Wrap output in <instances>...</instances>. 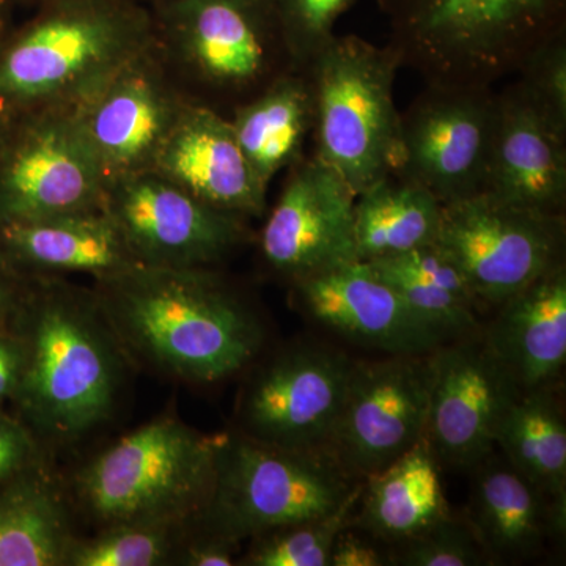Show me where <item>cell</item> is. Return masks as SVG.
<instances>
[{
    "mask_svg": "<svg viewBox=\"0 0 566 566\" xmlns=\"http://www.w3.org/2000/svg\"><path fill=\"white\" fill-rule=\"evenodd\" d=\"M401 66L392 44L335 35L305 66L314 93L315 156L359 196L392 174L400 112L394 99Z\"/></svg>",
    "mask_w": 566,
    "mask_h": 566,
    "instance_id": "obj_6",
    "label": "cell"
},
{
    "mask_svg": "<svg viewBox=\"0 0 566 566\" xmlns=\"http://www.w3.org/2000/svg\"><path fill=\"white\" fill-rule=\"evenodd\" d=\"M234 136L249 166L270 186L275 175L304 158V145L314 132V93L304 70H290L237 107Z\"/></svg>",
    "mask_w": 566,
    "mask_h": 566,
    "instance_id": "obj_25",
    "label": "cell"
},
{
    "mask_svg": "<svg viewBox=\"0 0 566 566\" xmlns=\"http://www.w3.org/2000/svg\"><path fill=\"white\" fill-rule=\"evenodd\" d=\"M103 283L99 305L112 331L186 381H222L262 345L255 316L205 268L137 264Z\"/></svg>",
    "mask_w": 566,
    "mask_h": 566,
    "instance_id": "obj_1",
    "label": "cell"
},
{
    "mask_svg": "<svg viewBox=\"0 0 566 566\" xmlns=\"http://www.w3.org/2000/svg\"><path fill=\"white\" fill-rule=\"evenodd\" d=\"M329 566H390L389 549L349 524L335 538Z\"/></svg>",
    "mask_w": 566,
    "mask_h": 566,
    "instance_id": "obj_35",
    "label": "cell"
},
{
    "mask_svg": "<svg viewBox=\"0 0 566 566\" xmlns=\"http://www.w3.org/2000/svg\"><path fill=\"white\" fill-rule=\"evenodd\" d=\"M363 490V486H360ZM359 493L337 512L304 523L277 528L252 539L244 565L329 566L335 538L352 524Z\"/></svg>",
    "mask_w": 566,
    "mask_h": 566,
    "instance_id": "obj_30",
    "label": "cell"
},
{
    "mask_svg": "<svg viewBox=\"0 0 566 566\" xmlns=\"http://www.w3.org/2000/svg\"><path fill=\"white\" fill-rule=\"evenodd\" d=\"M354 203L340 175L315 155L301 159L264 223V259L293 282L357 260Z\"/></svg>",
    "mask_w": 566,
    "mask_h": 566,
    "instance_id": "obj_17",
    "label": "cell"
},
{
    "mask_svg": "<svg viewBox=\"0 0 566 566\" xmlns=\"http://www.w3.org/2000/svg\"><path fill=\"white\" fill-rule=\"evenodd\" d=\"M221 439L180 420H153L81 469L77 497L103 526L188 524L210 497Z\"/></svg>",
    "mask_w": 566,
    "mask_h": 566,
    "instance_id": "obj_5",
    "label": "cell"
},
{
    "mask_svg": "<svg viewBox=\"0 0 566 566\" xmlns=\"http://www.w3.org/2000/svg\"><path fill=\"white\" fill-rule=\"evenodd\" d=\"M20 331L24 370L17 400L33 427L69 442L114 409L122 363L102 305L66 290L36 294Z\"/></svg>",
    "mask_w": 566,
    "mask_h": 566,
    "instance_id": "obj_2",
    "label": "cell"
},
{
    "mask_svg": "<svg viewBox=\"0 0 566 566\" xmlns=\"http://www.w3.org/2000/svg\"><path fill=\"white\" fill-rule=\"evenodd\" d=\"M387 549L390 566L493 565L468 520L453 515Z\"/></svg>",
    "mask_w": 566,
    "mask_h": 566,
    "instance_id": "obj_31",
    "label": "cell"
},
{
    "mask_svg": "<svg viewBox=\"0 0 566 566\" xmlns=\"http://www.w3.org/2000/svg\"><path fill=\"white\" fill-rule=\"evenodd\" d=\"M444 205L411 180L389 174L354 203L357 260L375 262L436 243Z\"/></svg>",
    "mask_w": 566,
    "mask_h": 566,
    "instance_id": "obj_26",
    "label": "cell"
},
{
    "mask_svg": "<svg viewBox=\"0 0 566 566\" xmlns=\"http://www.w3.org/2000/svg\"><path fill=\"white\" fill-rule=\"evenodd\" d=\"M323 450H292L222 434L210 497L200 520L212 534L243 543L337 512L359 493Z\"/></svg>",
    "mask_w": 566,
    "mask_h": 566,
    "instance_id": "obj_7",
    "label": "cell"
},
{
    "mask_svg": "<svg viewBox=\"0 0 566 566\" xmlns=\"http://www.w3.org/2000/svg\"><path fill=\"white\" fill-rule=\"evenodd\" d=\"M35 447L31 431L0 411V485L32 468Z\"/></svg>",
    "mask_w": 566,
    "mask_h": 566,
    "instance_id": "obj_34",
    "label": "cell"
},
{
    "mask_svg": "<svg viewBox=\"0 0 566 566\" xmlns=\"http://www.w3.org/2000/svg\"><path fill=\"white\" fill-rule=\"evenodd\" d=\"M354 360L305 345L264 365L243 395L244 434L292 450H323L344 406Z\"/></svg>",
    "mask_w": 566,
    "mask_h": 566,
    "instance_id": "obj_15",
    "label": "cell"
},
{
    "mask_svg": "<svg viewBox=\"0 0 566 566\" xmlns=\"http://www.w3.org/2000/svg\"><path fill=\"white\" fill-rule=\"evenodd\" d=\"M424 441L439 464L472 471L495 450V434L521 389L485 342H446L430 354Z\"/></svg>",
    "mask_w": 566,
    "mask_h": 566,
    "instance_id": "obj_14",
    "label": "cell"
},
{
    "mask_svg": "<svg viewBox=\"0 0 566 566\" xmlns=\"http://www.w3.org/2000/svg\"><path fill=\"white\" fill-rule=\"evenodd\" d=\"M240 543L208 532L180 547L178 564L186 566H232Z\"/></svg>",
    "mask_w": 566,
    "mask_h": 566,
    "instance_id": "obj_36",
    "label": "cell"
},
{
    "mask_svg": "<svg viewBox=\"0 0 566 566\" xmlns=\"http://www.w3.org/2000/svg\"><path fill=\"white\" fill-rule=\"evenodd\" d=\"M0 2H2V0H0Z\"/></svg>",
    "mask_w": 566,
    "mask_h": 566,
    "instance_id": "obj_39",
    "label": "cell"
},
{
    "mask_svg": "<svg viewBox=\"0 0 566 566\" xmlns=\"http://www.w3.org/2000/svg\"><path fill=\"white\" fill-rule=\"evenodd\" d=\"M452 515L427 441L363 480L352 526L385 545L405 542Z\"/></svg>",
    "mask_w": 566,
    "mask_h": 566,
    "instance_id": "obj_24",
    "label": "cell"
},
{
    "mask_svg": "<svg viewBox=\"0 0 566 566\" xmlns=\"http://www.w3.org/2000/svg\"><path fill=\"white\" fill-rule=\"evenodd\" d=\"M24 344L20 334L0 333V403L17 397L24 370Z\"/></svg>",
    "mask_w": 566,
    "mask_h": 566,
    "instance_id": "obj_37",
    "label": "cell"
},
{
    "mask_svg": "<svg viewBox=\"0 0 566 566\" xmlns=\"http://www.w3.org/2000/svg\"><path fill=\"white\" fill-rule=\"evenodd\" d=\"M495 114L493 87L428 84L400 112L392 174L423 186L442 205L482 192Z\"/></svg>",
    "mask_w": 566,
    "mask_h": 566,
    "instance_id": "obj_9",
    "label": "cell"
},
{
    "mask_svg": "<svg viewBox=\"0 0 566 566\" xmlns=\"http://www.w3.org/2000/svg\"><path fill=\"white\" fill-rule=\"evenodd\" d=\"M438 241L479 304L499 307L564 263L565 219L480 192L444 205Z\"/></svg>",
    "mask_w": 566,
    "mask_h": 566,
    "instance_id": "obj_8",
    "label": "cell"
},
{
    "mask_svg": "<svg viewBox=\"0 0 566 566\" xmlns=\"http://www.w3.org/2000/svg\"><path fill=\"white\" fill-rule=\"evenodd\" d=\"M11 308H13V296H11L10 286L0 275V333L3 331V324H6Z\"/></svg>",
    "mask_w": 566,
    "mask_h": 566,
    "instance_id": "obj_38",
    "label": "cell"
},
{
    "mask_svg": "<svg viewBox=\"0 0 566 566\" xmlns=\"http://www.w3.org/2000/svg\"><path fill=\"white\" fill-rule=\"evenodd\" d=\"M394 50L428 84L493 87L564 31L565 0H387Z\"/></svg>",
    "mask_w": 566,
    "mask_h": 566,
    "instance_id": "obj_4",
    "label": "cell"
},
{
    "mask_svg": "<svg viewBox=\"0 0 566 566\" xmlns=\"http://www.w3.org/2000/svg\"><path fill=\"white\" fill-rule=\"evenodd\" d=\"M517 87L549 118L566 132V39L554 33L524 59Z\"/></svg>",
    "mask_w": 566,
    "mask_h": 566,
    "instance_id": "obj_33",
    "label": "cell"
},
{
    "mask_svg": "<svg viewBox=\"0 0 566 566\" xmlns=\"http://www.w3.org/2000/svg\"><path fill=\"white\" fill-rule=\"evenodd\" d=\"M495 449L554 501H566V423L549 387L521 392L499 424Z\"/></svg>",
    "mask_w": 566,
    "mask_h": 566,
    "instance_id": "obj_28",
    "label": "cell"
},
{
    "mask_svg": "<svg viewBox=\"0 0 566 566\" xmlns=\"http://www.w3.org/2000/svg\"><path fill=\"white\" fill-rule=\"evenodd\" d=\"M486 348L521 392L549 387L566 363L565 263L499 305Z\"/></svg>",
    "mask_w": 566,
    "mask_h": 566,
    "instance_id": "obj_22",
    "label": "cell"
},
{
    "mask_svg": "<svg viewBox=\"0 0 566 566\" xmlns=\"http://www.w3.org/2000/svg\"><path fill=\"white\" fill-rule=\"evenodd\" d=\"M161 22L182 62L216 91L260 92L286 73L281 62L293 66L275 0H164Z\"/></svg>",
    "mask_w": 566,
    "mask_h": 566,
    "instance_id": "obj_11",
    "label": "cell"
},
{
    "mask_svg": "<svg viewBox=\"0 0 566 566\" xmlns=\"http://www.w3.org/2000/svg\"><path fill=\"white\" fill-rule=\"evenodd\" d=\"M430 354L354 363L340 416L324 447L352 479L376 474L423 441Z\"/></svg>",
    "mask_w": 566,
    "mask_h": 566,
    "instance_id": "obj_10",
    "label": "cell"
},
{
    "mask_svg": "<svg viewBox=\"0 0 566 566\" xmlns=\"http://www.w3.org/2000/svg\"><path fill=\"white\" fill-rule=\"evenodd\" d=\"M181 526L129 523L104 526L102 534L71 543L69 566H156L167 564L180 547Z\"/></svg>",
    "mask_w": 566,
    "mask_h": 566,
    "instance_id": "obj_29",
    "label": "cell"
},
{
    "mask_svg": "<svg viewBox=\"0 0 566 566\" xmlns=\"http://www.w3.org/2000/svg\"><path fill=\"white\" fill-rule=\"evenodd\" d=\"M185 106L151 57L125 63L71 106L106 180L151 169Z\"/></svg>",
    "mask_w": 566,
    "mask_h": 566,
    "instance_id": "obj_16",
    "label": "cell"
},
{
    "mask_svg": "<svg viewBox=\"0 0 566 566\" xmlns=\"http://www.w3.org/2000/svg\"><path fill=\"white\" fill-rule=\"evenodd\" d=\"M103 210L148 266L205 268L245 237L244 218L210 207L153 169L107 181Z\"/></svg>",
    "mask_w": 566,
    "mask_h": 566,
    "instance_id": "obj_12",
    "label": "cell"
},
{
    "mask_svg": "<svg viewBox=\"0 0 566 566\" xmlns=\"http://www.w3.org/2000/svg\"><path fill=\"white\" fill-rule=\"evenodd\" d=\"M151 169L218 210L245 218L266 208L268 188L249 166L232 123L210 107L182 106Z\"/></svg>",
    "mask_w": 566,
    "mask_h": 566,
    "instance_id": "obj_20",
    "label": "cell"
},
{
    "mask_svg": "<svg viewBox=\"0 0 566 566\" xmlns=\"http://www.w3.org/2000/svg\"><path fill=\"white\" fill-rule=\"evenodd\" d=\"M0 243L14 262L41 273L88 274L104 282L142 264L103 207L0 223Z\"/></svg>",
    "mask_w": 566,
    "mask_h": 566,
    "instance_id": "obj_23",
    "label": "cell"
},
{
    "mask_svg": "<svg viewBox=\"0 0 566 566\" xmlns=\"http://www.w3.org/2000/svg\"><path fill=\"white\" fill-rule=\"evenodd\" d=\"M106 185L71 106L36 111L0 164V223L96 210Z\"/></svg>",
    "mask_w": 566,
    "mask_h": 566,
    "instance_id": "obj_13",
    "label": "cell"
},
{
    "mask_svg": "<svg viewBox=\"0 0 566 566\" xmlns=\"http://www.w3.org/2000/svg\"><path fill=\"white\" fill-rule=\"evenodd\" d=\"M294 283L312 318L367 348L389 356H423L449 342L363 260Z\"/></svg>",
    "mask_w": 566,
    "mask_h": 566,
    "instance_id": "obj_18",
    "label": "cell"
},
{
    "mask_svg": "<svg viewBox=\"0 0 566 566\" xmlns=\"http://www.w3.org/2000/svg\"><path fill=\"white\" fill-rule=\"evenodd\" d=\"M356 0H275L294 70H304L335 36V25Z\"/></svg>",
    "mask_w": 566,
    "mask_h": 566,
    "instance_id": "obj_32",
    "label": "cell"
},
{
    "mask_svg": "<svg viewBox=\"0 0 566 566\" xmlns=\"http://www.w3.org/2000/svg\"><path fill=\"white\" fill-rule=\"evenodd\" d=\"M74 536L50 480L22 472L0 485V566L65 565Z\"/></svg>",
    "mask_w": 566,
    "mask_h": 566,
    "instance_id": "obj_27",
    "label": "cell"
},
{
    "mask_svg": "<svg viewBox=\"0 0 566 566\" xmlns=\"http://www.w3.org/2000/svg\"><path fill=\"white\" fill-rule=\"evenodd\" d=\"M465 520L490 560L516 564L565 535L566 501H554L495 450L475 465Z\"/></svg>",
    "mask_w": 566,
    "mask_h": 566,
    "instance_id": "obj_21",
    "label": "cell"
},
{
    "mask_svg": "<svg viewBox=\"0 0 566 566\" xmlns=\"http://www.w3.org/2000/svg\"><path fill=\"white\" fill-rule=\"evenodd\" d=\"M502 202L564 214L566 132L513 84L497 93V114L483 191Z\"/></svg>",
    "mask_w": 566,
    "mask_h": 566,
    "instance_id": "obj_19",
    "label": "cell"
},
{
    "mask_svg": "<svg viewBox=\"0 0 566 566\" xmlns=\"http://www.w3.org/2000/svg\"><path fill=\"white\" fill-rule=\"evenodd\" d=\"M151 46L150 14L133 0H48L0 57V96L73 106Z\"/></svg>",
    "mask_w": 566,
    "mask_h": 566,
    "instance_id": "obj_3",
    "label": "cell"
}]
</instances>
